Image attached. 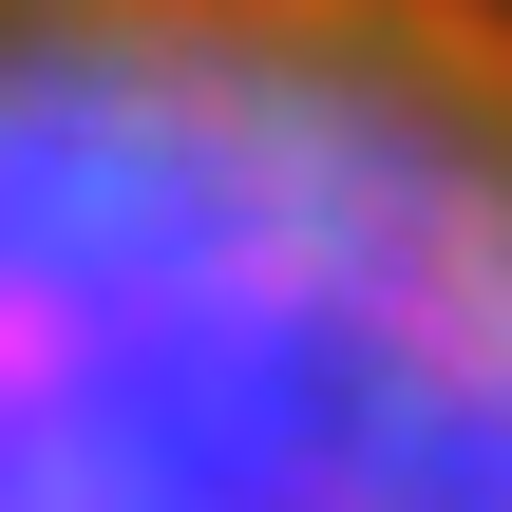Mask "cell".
I'll use <instances>...</instances> for the list:
<instances>
[{
    "label": "cell",
    "instance_id": "1",
    "mask_svg": "<svg viewBox=\"0 0 512 512\" xmlns=\"http://www.w3.org/2000/svg\"><path fill=\"white\" fill-rule=\"evenodd\" d=\"M0 512H512V0H0Z\"/></svg>",
    "mask_w": 512,
    "mask_h": 512
}]
</instances>
